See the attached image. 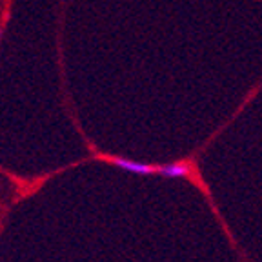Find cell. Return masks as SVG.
<instances>
[{"label": "cell", "mask_w": 262, "mask_h": 262, "mask_svg": "<svg viewBox=\"0 0 262 262\" xmlns=\"http://www.w3.org/2000/svg\"><path fill=\"white\" fill-rule=\"evenodd\" d=\"M159 175L160 177H166V179L188 180L189 184L195 186V188L199 189L202 195H204V199L208 201L209 208H211L213 215H215V217H217V221L221 222V226H222V229H224V233H226V237H228L229 244L233 246L235 250L238 251V255L242 257V260L248 262V258H244L241 248L237 246V241H235L233 233H231V229L228 228V222H226V219L222 217L221 211H219L217 202H215V199H213V193H211V189H209L208 182L204 180V175H202V171H201V166H199V160H196L195 157L189 155V157H186V159L173 160V162H168V164H160Z\"/></svg>", "instance_id": "obj_1"}, {"label": "cell", "mask_w": 262, "mask_h": 262, "mask_svg": "<svg viewBox=\"0 0 262 262\" xmlns=\"http://www.w3.org/2000/svg\"><path fill=\"white\" fill-rule=\"evenodd\" d=\"M97 159H102L106 162L113 164L117 168L124 169L127 173H133V175L147 177V175H159L160 164H146V162H137V160L126 159V157H117V155H97Z\"/></svg>", "instance_id": "obj_2"}]
</instances>
